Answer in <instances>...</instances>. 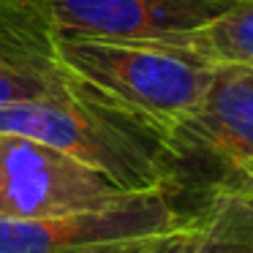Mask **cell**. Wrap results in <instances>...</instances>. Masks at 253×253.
<instances>
[{"label":"cell","instance_id":"1","mask_svg":"<svg viewBox=\"0 0 253 253\" xmlns=\"http://www.w3.org/2000/svg\"><path fill=\"white\" fill-rule=\"evenodd\" d=\"M0 131L44 142L123 191L185 193V174L155 126L112 106L74 79L63 95L0 106Z\"/></svg>","mask_w":253,"mask_h":253},{"label":"cell","instance_id":"2","mask_svg":"<svg viewBox=\"0 0 253 253\" xmlns=\"http://www.w3.org/2000/svg\"><path fill=\"white\" fill-rule=\"evenodd\" d=\"M57 57L79 84L155 126L166 139L199 106L218 74V68L161 41L57 33Z\"/></svg>","mask_w":253,"mask_h":253},{"label":"cell","instance_id":"3","mask_svg":"<svg viewBox=\"0 0 253 253\" xmlns=\"http://www.w3.org/2000/svg\"><path fill=\"white\" fill-rule=\"evenodd\" d=\"M180 193L139 191L109 207L55 218H0V253H136L191 220Z\"/></svg>","mask_w":253,"mask_h":253},{"label":"cell","instance_id":"4","mask_svg":"<svg viewBox=\"0 0 253 253\" xmlns=\"http://www.w3.org/2000/svg\"><path fill=\"white\" fill-rule=\"evenodd\" d=\"M131 193L139 191H123L49 144L0 131V218H55L109 207Z\"/></svg>","mask_w":253,"mask_h":253},{"label":"cell","instance_id":"5","mask_svg":"<svg viewBox=\"0 0 253 253\" xmlns=\"http://www.w3.org/2000/svg\"><path fill=\"white\" fill-rule=\"evenodd\" d=\"M169 144L199 188L234 180L253 166V71L218 68L199 106L169 131Z\"/></svg>","mask_w":253,"mask_h":253},{"label":"cell","instance_id":"6","mask_svg":"<svg viewBox=\"0 0 253 253\" xmlns=\"http://www.w3.org/2000/svg\"><path fill=\"white\" fill-rule=\"evenodd\" d=\"M60 36L164 41L202 28L240 0H44Z\"/></svg>","mask_w":253,"mask_h":253},{"label":"cell","instance_id":"7","mask_svg":"<svg viewBox=\"0 0 253 253\" xmlns=\"http://www.w3.org/2000/svg\"><path fill=\"white\" fill-rule=\"evenodd\" d=\"M71 84L44 0H0V106L63 95Z\"/></svg>","mask_w":253,"mask_h":253},{"label":"cell","instance_id":"8","mask_svg":"<svg viewBox=\"0 0 253 253\" xmlns=\"http://www.w3.org/2000/svg\"><path fill=\"white\" fill-rule=\"evenodd\" d=\"M188 253H253V191L218 182L202 191L191 215Z\"/></svg>","mask_w":253,"mask_h":253},{"label":"cell","instance_id":"9","mask_svg":"<svg viewBox=\"0 0 253 253\" xmlns=\"http://www.w3.org/2000/svg\"><path fill=\"white\" fill-rule=\"evenodd\" d=\"M212 68H253V0H240L202 28L164 39Z\"/></svg>","mask_w":253,"mask_h":253},{"label":"cell","instance_id":"10","mask_svg":"<svg viewBox=\"0 0 253 253\" xmlns=\"http://www.w3.org/2000/svg\"><path fill=\"white\" fill-rule=\"evenodd\" d=\"M188 242H191V220L182 223L180 229H174V231H169V234L153 240L150 245L139 248L136 253H188Z\"/></svg>","mask_w":253,"mask_h":253},{"label":"cell","instance_id":"11","mask_svg":"<svg viewBox=\"0 0 253 253\" xmlns=\"http://www.w3.org/2000/svg\"><path fill=\"white\" fill-rule=\"evenodd\" d=\"M226 182H237V185H245V188H251V191H253V166L248 171H242V174H237L234 180H226Z\"/></svg>","mask_w":253,"mask_h":253},{"label":"cell","instance_id":"12","mask_svg":"<svg viewBox=\"0 0 253 253\" xmlns=\"http://www.w3.org/2000/svg\"><path fill=\"white\" fill-rule=\"evenodd\" d=\"M248 71H253V68H248Z\"/></svg>","mask_w":253,"mask_h":253}]
</instances>
